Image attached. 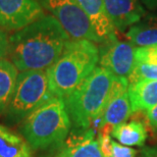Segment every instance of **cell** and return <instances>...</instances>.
I'll use <instances>...</instances> for the list:
<instances>
[{"label": "cell", "mask_w": 157, "mask_h": 157, "mask_svg": "<svg viewBox=\"0 0 157 157\" xmlns=\"http://www.w3.org/2000/svg\"><path fill=\"white\" fill-rule=\"evenodd\" d=\"M155 64H157V59H156V62H155Z\"/></svg>", "instance_id": "cell-25"}, {"label": "cell", "mask_w": 157, "mask_h": 157, "mask_svg": "<svg viewBox=\"0 0 157 157\" xmlns=\"http://www.w3.org/2000/svg\"><path fill=\"white\" fill-rule=\"evenodd\" d=\"M8 46H9V38L5 31L0 28V60L4 59V57L8 53Z\"/></svg>", "instance_id": "cell-20"}, {"label": "cell", "mask_w": 157, "mask_h": 157, "mask_svg": "<svg viewBox=\"0 0 157 157\" xmlns=\"http://www.w3.org/2000/svg\"><path fill=\"white\" fill-rule=\"evenodd\" d=\"M125 37L131 44L138 47L157 45V14L144 17L128 28Z\"/></svg>", "instance_id": "cell-14"}, {"label": "cell", "mask_w": 157, "mask_h": 157, "mask_svg": "<svg viewBox=\"0 0 157 157\" xmlns=\"http://www.w3.org/2000/svg\"><path fill=\"white\" fill-rule=\"evenodd\" d=\"M139 151L132 147H128L121 144L112 142V151L110 157H138Z\"/></svg>", "instance_id": "cell-19"}, {"label": "cell", "mask_w": 157, "mask_h": 157, "mask_svg": "<svg viewBox=\"0 0 157 157\" xmlns=\"http://www.w3.org/2000/svg\"><path fill=\"white\" fill-rule=\"evenodd\" d=\"M99 62L102 67L115 77L128 78L136 63L135 47L133 44L115 39L99 50Z\"/></svg>", "instance_id": "cell-9"}, {"label": "cell", "mask_w": 157, "mask_h": 157, "mask_svg": "<svg viewBox=\"0 0 157 157\" xmlns=\"http://www.w3.org/2000/svg\"><path fill=\"white\" fill-rule=\"evenodd\" d=\"M138 157H157V147H144Z\"/></svg>", "instance_id": "cell-22"}, {"label": "cell", "mask_w": 157, "mask_h": 157, "mask_svg": "<svg viewBox=\"0 0 157 157\" xmlns=\"http://www.w3.org/2000/svg\"><path fill=\"white\" fill-rule=\"evenodd\" d=\"M106 13L115 29L124 32L146 15L139 0H103Z\"/></svg>", "instance_id": "cell-11"}, {"label": "cell", "mask_w": 157, "mask_h": 157, "mask_svg": "<svg viewBox=\"0 0 157 157\" xmlns=\"http://www.w3.org/2000/svg\"><path fill=\"white\" fill-rule=\"evenodd\" d=\"M45 14L37 0H0V28L18 31Z\"/></svg>", "instance_id": "cell-8"}, {"label": "cell", "mask_w": 157, "mask_h": 157, "mask_svg": "<svg viewBox=\"0 0 157 157\" xmlns=\"http://www.w3.org/2000/svg\"><path fill=\"white\" fill-rule=\"evenodd\" d=\"M41 6L54 15L71 39L101 43L87 14L75 0H39Z\"/></svg>", "instance_id": "cell-6"}, {"label": "cell", "mask_w": 157, "mask_h": 157, "mask_svg": "<svg viewBox=\"0 0 157 157\" xmlns=\"http://www.w3.org/2000/svg\"><path fill=\"white\" fill-rule=\"evenodd\" d=\"M70 39L55 17L44 15L9 37L7 55L17 71L47 70L59 58Z\"/></svg>", "instance_id": "cell-1"}, {"label": "cell", "mask_w": 157, "mask_h": 157, "mask_svg": "<svg viewBox=\"0 0 157 157\" xmlns=\"http://www.w3.org/2000/svg\"><path fill=\"white\" fill-rule=\"evenodd\" d=\"M111 136L118 141L119 144L128 147L143 146L147 140V128L143 122L131 121L121 122L112 128Z\"/></svg>", "instance_id": "cell-16"}, {"label": "cell", "mask_w": 157, "mask_h": 157, "mask_svg": "<svg viewBox=\"0 0 157 157\" xmlns=\"http://www.w3.org/2000/svg\"><path fill=\"white\" fill-rule=\"evenodd\" d=\"M71 121L63 98L53 96L23 121L21 132L32 150L55 148L71 133Z\"/></svg>", "instance_id": "cell-3"}, {"label": "cell", "mask_w": 157, "mask_h": 157, "mask_svg": "<svg viewBox=\"0 0 157 157\" xmlns=\"http://www.w3.org/2000/svg\"><path fill=\"white\" fill-rule=\"evenodd\" d=\"M128 83L140 80L157 81V64L147 62H136L133 71L128 78Z\"/></svg>", "instance_id": "cell-18"}, {"label": "cell", "mask_w": 157, "mask_h": 157, "mask_svg": "<svg viewBox=\"0 0 157 157\" xmlns=\"http://www.w3.org/2000/svg\"><path fill=\"white\" fill-rule=\"evenodd\" d=\"M139 1H141V3L150 10L157 9V0H139Z\"/></svg>", "instance_id": "cell-23"}, {"label": "cell", "mask_w": 157, "mask_h": 157, "mask_svg": "<svg viewBox=\"0 0 157 157\" xmlns=\"http://www.w3.org/2000/svg\"><path fill=\"white\" fill-rule=\"evenodd\" d=\"M53 96L45 70L21 71L5 114L11 121H24L33 110Z\"/></svg>", "instance_id": "cell-5"}, {"label": "cell", "mask_w": 157, "mask_h": 157, "mask_svg": "<svg viewBox=\"0 0 157 157\" xmlns=\"http://www.w3.org/2000/svg\"><path fill=\"white\" fill-rule=\"evenodd\" d=\"M0 157H33V152L23 136L0 124Z\"/></svg>", "instance_id": "cell-15"}, {"label": "cell", "mask_w": 157, "mask_h": 157, "mask_svg": "<svg viewBox=\"0 0 157 157\" xmlns=\"http://www.w3.org/2000/svg\"><path fill=\"white\" fill-rule=\"evenodd\" d=\"M95 134L93 128H74L63 143L53 148L54 152L48 157H103Z\"/></svg>", "instance_id": "cell-10"}, {"label": "cell", "mask_w": 157, "mask_h": 157, "mask_svg": "<svg viewBox=\"0 0 157 157\" xmlns=\"http://www.w3.org/2000/svg\"><path fill=\"white\" fill-rule=\"evenodd\" d=\"M114 77L102 67L96 68L64 99L74 128L94 127L102 115Z\"/></svg>", "instance_id": "cell-4"}, {"label": "cell", "mask_w": 157, "mask_h": 157, "mask_svg": "<svg viewBox=\"0 0 157 157\" xmlns=\"http://www.w3.org/2000/svg\"><path fill=\"white\" fill-rule=\"evenodd\" d=\"M99 48L89 40L70 39L59 58L46 70L54 96L65 99L96 68Z\"/></svg>", "instance_id": "cell-2"}, {"label": "cell", "mask_w": 157, "mask_h": 157, "mask_svg": "<svg viewBox=\"0 0 157 157\" xmlns=\"http://www.w3.org/2000/svg\"><path fill=\"white\" fill-rule=\"evenodd\" d=\"M128 91L133 112L148 111L157 105V81L140 80L128 83Z\"/></svg>", "instance_id": "cell-13"}, {"label": "cell", "mask_w": 157, "mask_h": 157, "mask_svg": "<svg viewBox=\"0 0 157 157\" xmlns=\"http://www.w3.org/2000/svg\"><path fill=\"white\" fill-rule=\"evenodd\" d=\"M153 48H154V50L157 52V45H154V46H153Z\"/></svg>", "instance_id": "cell-24"}, {"label": "cell", "mask_w": 157, "mask_h": 157, "mask_svg": "<svg viewBox=\"0 0 157 157\" xmlns=\"http://www.w3.org/2000/svg\"><path fill=\"white\" fill-rule=\"evenodd\" d=\"M17 68L10 60H0V113H4L12 98L17 78Z\"/></svg>", "instance_id": "cell-17"}, {"label": "cell", "mask_w": 157, "mask_h": 157, "mask_svg": "<svg viewBox=\"0 0 157 157\" xmlns=\"http://www.w3.org/2000/svg\"><path fill=\"white\" fill-rule=\"evenodd\" d=\"M128 80L127 78L114 77L107 102L98 122L94 125L98 130L107 127L112 128L124 122L133 113L128 97Z\"/></svg>", "instance_id": "cell-7"}, {"label": "cell", "mask_w": 157, "mask_h": 157, "mask_svg": "<svg viewBox=\"0 0 157 157\" xmlns=\"http://www.w3.org/2000/svg\"><path fill=\"white\" fill-rule=\"evenodd\" d=\"M75 1L89 17L101 43L105 44L117 39L115 35V28L106 13L103 0H75Z\"/></svg>", "instance_id": "cell-12"}, {"label": "cell", "mask_w": 157, "mask_h": 157, "mask_svg": "<svg viewBox=\"0 0 157 157\" xmlns=\"http://www.w3.org/2000/svg\"><path fill=\"white\" fill-rule=\"evenodd\" d=\"M146 117L151 128L157 133V105L150 110L146 111Z\"/></svg>", "instance_id": "cell-21"}]
</instances>
